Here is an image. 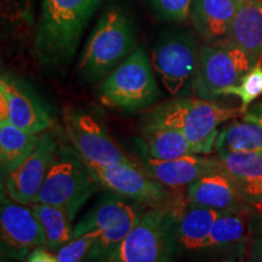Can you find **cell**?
Masks as SVG:
<instances>
[{"mask_svg":"<svg viewBox=\"0 0 262 262\" xmlns=\"http://www.w3.org/2000/svg\"><path fill=\"white\" fill-rule=\"evenodd\" d=\"M245 112L242 107H225L211 100L179 97L157 107L148 122L175 127L187 137L195 155H209L219 136L217 127Z\"/></svg>","mask_w":262,"mask_h":262,"instance_id":"3957f363","label":"cell"},{"mask_svg":"<svg viewBox=\"0 0 262 262\" xmlns=\"http://www.w3.org/2000/svg\"><path fill=\"white\" fill-rule=\"evenodd\" d=\"M214 148L221 152H261L262 125L244 120L234 122L219 133Z\"/></svg>","mask_w":262,"mask_h":262,"instance_id":"cb8c5ba5","label":"cell"},{"mask_svg":"<svg viewBox=\"0 0 262 262\" xmlns=\"http://www.w3.org/2000/svg\"><path fill=\"white\" fill-rule=\"evenodd\" d=\"M221 166L231 176L248 204L262 203L261 152H221Z\"/></svg>","mask_w":262,"mask_h":262,"instance_id":"e0dca14e","label":"cell"},{"mask_svg":"<svg viewBox=\"0 0 262 262\" xmlns=\"http://www.w3.org/2000/svg\"><path fill=\"white\" fill-rule=\"evenodd\" d=\"M148 3L163 21L183 22L191 15L193 0H148Z\"/></svg>","mask_w":262,"mask_h":262,"instance_id":"f1b7e54d","label":"cell"},{"mask_svg":"<svg viewBox=\"0 0 262 262\" xmlns=\"http://www.w3.org/2000/svg\"><path fill=\"white\" fill-rule=\"evenodd\" d=\"M219 159L196 157L189 155L170 160L148 158L146 162V171L163 186L179 188L189 186L205 173L220 168Z\"/></svg>","mask_w":262,"mask_h":262,"instance_id":"9a60e30c","label":"cell"},{"mask_svg":"<svg viewBox=\"0 0 262 262\" xmlns=\"http://www.w3.org/2000/svg\"><path fill=\"white\" fill-rule=\"evenodd\" d=\"M137 202L130 203L124 196H107L98 202L88 214L84 215L73 228V238L90 233L102 232L104 229L117 225L129 212Z\"/></svg>","mask_w":262,"mask_h":262,"instance_id":"7402d4cb","label":"cell"},{"mask_svg":"<svg viewBox=\"0 0 262 262\" xmlns=\"http://www.w3.org/2000/svg\"><path fill=\"white\" fill-rule=\"evenodd\" d=\"M178 220L166 208L145 211L104 262H172L180 244Z\"/></svg>","mask_w":262,"mask_h":262,"instance_id":"277c9868","label":"cell"},{"mask_svg":"<svg viewBox=\"0 0 262 262\" xmlns=\"http://www.w3.org/2000/svg\"><path fill=\"white\" fill-rule=\"evenodd\" d=\"M253 262H262V232L258 237L256 244L254 245Z\"/></svg>","mask_w":262,"mask_h":262,"instance_id":"d6a6232c","label":"cell"},{"mask_svg":"<svg viewBox=\"0 0 262 262\" xmlns=\"http://www.w3.org/2000/svg\"><path fill=\"white\" fill-rule=\"evenodd\" d=\"M224 212L226 211L189 205L178 220L179 243L181 247L189 251L205 249L212 225Z\"/></svg>","mask_w":262,"mask_h":262,"instance_id":"44dd1931","label":"cell"},{"mask_svg":"<svg viewBox=\"0 0 262 262\" xmlns=\"http://www.w3.org/2000/svg\"><path fill=\"white\" fill-rule=\"evenodd\" d=\"M143 141L149 158L153 159L170 160L195 155L187 137L172 126L148 122L143 130Z\"/></svg>","mask_w":262,"mask_h":262,"instance_id":"d6986e66","label":"cell"},{"mask_svg":"<svg viewBox=\"0 0 262 262\" xmlns=\"http://www.w3.org/2000/svg\"><path fill=\"white\" fill-rule=\"evenodd\" d=\"M27 262H58L57 256L42 247L34 248L27 256Z\"/></svg>","mask_w":262,"mask_h":262,"instance_id":"4dcf8cb0","label":"cell"},{"mask_svg":"<svg viewBox=\"0 0 262 262\" xmlns=\"http://www.w3.org/2000/svg\"><path fill=\"white\" fill-rule=\"evenodd\" d=\"M29 206L41 225L45 235V248L50 251H58L73 239L72 220L64 210L42 203H34Z\"/></svg>","mask_w":262,"mask_h":262,"instance_id":"603a6c76","label":"cell"},{"mask_svg":"<svg viewBox=\"0 0 262 262\" xmlns=\"http://www.w3.org/2000/svg\"><path fill=\"white\" fill-rule=\"evenodd\" d=\"M81 160L95 181L114 194L155 208L168 199L169 194L162 183L137 169L135 164L102 165Z\"/></svg>","mask_w":262,"mask_h":262,"instance_id":"9c48e42d","label":"cell"},{"mask_svg":"<svg viewBox=\"0 0 262 262\" xmlns=\"http://www.w3.org/2000/svg\"><path fill=\"white\" fill-rule=\"evenodd\" d=\"M40 134H33L8 122H0L2 175L8 176L21 165L38 145Z\"/></svg>","mask_w":262,"mask_h":262,"instance_id":"ffe728a7","label":"cell"},{"mask_svg":"<svg viewBox=\"0 0 262 262\" xmlns=\"http://www.w3.org/2000/svg\"><path fill=\"white\" fill-rule=\"evenodd\" d=\"M249 228V210L226 211L212 225L205 249L228 248L238 245L247 237Z\"/></svg>","mask_w":262,"mask_h":262,"instance_id":"d4e9b609","label":"cell"},{"mask_svg":"<svg viewBox=\"0 0 262 262\" xmlns=\"http://www.w3.org/2000/svg\"><path fill=\"white\" fill-rule=\"evenodd\" d=\"M243 119L251 120V122H255L262 125V106H256L254 107L253 110L248 111V112L243 116Z\"/></svg>","mask_w":262,"mask_h":262,"instance_id":"1f68e13d","label":"cell"},{"mask_svg":"<svg viewBox=\"0 0 262 262\" xmlns=\"http://www.w3.org/2000/svg\"><path fill=\"white\" fill-rule=\"evenodd\" d=\"M0 122H8L33 134H41L52 125L50 114L24 81L14 75L0 79Z\"/></svg>","mask_w":262,"mask_h":262,"instance_id":"7c38bea8","label":"cell"},{"mask_svg":"<svg viewBox=\"0 0 262 262\" xmlns=\"http://www.w3.org/2000/svg\"><path fill=\"white\" fill-rule=\"evenodd\" d=\"M63 125L67 137L81 159L102 165L134 164L91 114L70 111L64 114Z\"/></svg>","mask_w":262,"mask_h":262,"instance_id":"30bf717a","label":"cell"},{"mask_svg":"<svg viewBox=\"0 0 262 262\" xmlns=\"http://www.w3.org/2000/svg\"><path fill=\"white\" fill-rule=\"evenodd\" d=\"M227 40L248 55L253 67L262 63V0H241Z\"/></svg>","mask_w":262,"mask_h":262,"instance_id":"ac0fdd59","label":"cell"},{"mask_svg":"<svg viewBox=\"0 0 262 262\" xmlns=\"http://www.w3.org/2000/svg\"><path fill=\"white\" fill-rule=\"evenodd\" d=\"M135 21L122 5H110L95 26L81 54L80 74L91 83L106 78L136 49Z\"/></svg>","mask_w":262,"mask_h":262,"instance_id":"7a4b0ae2","label":"cell"},{"mask_svg":"<svg viewBox=\"0 0 262 262\" xmlns=\"http://www.w3.org/2000/svg\"><path fill=\"white\" fill-rule=\"evenodd\" d=\"M187 201L189 205L219 211L243 210L248 209L249 205L239 192L237 185L222 166L191 183Z\"/></svg>","mask_w":262,"mask_h":262,"instance_id":"5bb4252c","label":"cell"},{"mask_svg":"<svg viewBox=\"0 0 262 262\" xmlns=\"http://www.w3.org/2000/svg\"><path fill=\"white\" fill-rule=\"evenodd\" d=\"M102 0H41L34 37L39 63L55 68L73 57Z\"/></svg>","mask_w":262,"mask_h":262,"instance_id":"6da1fadb","label":"cell"},{"mask_svg":"<svg viewBox=\"0 0 262 262\" xmlns=\"http://www.w3.org/2000/svg\"><path fill=\"white\" fill-rule=\"evenodd\" d=\"M158 97L159 88L152 62L141 47L111 72L100 88L101 102L129 112L152 106Z\"/></svg>","mask_w":262,"mask_h":262,"instance_id":"5b68a950","label":"cell"},{"mask_svg":"<svg viewBox=\"0 0 262 262\" xmlns=\"http://www.w3.org/2000/svg\"><path fill=\"white\" fill-rule=\"evenodd\" d=\"M35 0H2V24L8 28H29L34 24Z\"/></svg>","mask_w":262,"mask_h":262,"instance_id":"4316f807","label":"cell"},{"mask_svg":"<svg viewBox=\"0 0 262 262\" xmlns=\"http://www.w3.org/2000/svg\"><path fill=\"white\" fill-rule=\"evenodd\" d=\"M56 150L55 136L51 133L41 134L37 147L28 158L6 176L5 189L10 199L24 205L37 203L38 194Z\"/></svg>","mask_w":262,"mask_h":262,"instance_id":"4fadbf2b","label":"cell"},{"mask_svg":"<svg viewBox=\"0 0 262 262\" xmlns=\"http://www.w3.org/2000/svg\"><path fill=\"white\" fill-rule=\"evenodd\" d=\"M3 255L24 261L34 248L45 247L41 225L31 206L19 204L9 196L2 198L0 215Z\"/></svg>","mask_w":262,"mask_h":262,"instance_id":"8fae6325","label":"cell"},{"mask_svg":"<svg viewBox=\"0 0 262 262\" xmlns=\"http://www.w3.org/2000/svg\"><path fill=\"white\" fill-rule=\"evenodd\" d=\"M251 68L248 55L231 41L205 45L199 52L193 93L199 98L212 100L222 90L237 85Z\"/></svg>","mask_w":262,"mask_h":262,"instance_id":"ba28073f","label":"cell"},{"mask_svg":"<svg viewBox=\"0 0 262 262\" xmlns=\"http://www.w3.org/2000/svg\"><path fill=\"white\" fill-rule=\"evenodd\" d=\"M220 95H234L242 101V108L248 107L262 95V63L254 66L237 85L222 90Z\"/></svg>","mask_w":262,"mask_h":262,"instance_id":"83f0119b","label":"cell"},{"mask_svg":"<svg viewBox=\"0 0 262 262\" xmlns=\"http://www.w3.org/2000/svg\"><path fill=\"white\" fill-rule=\"evenodd\" d=\"M199 52L194 35L182 29L166 31L157 40L150 62L171 96L194 91Z\"/></svg>","mask_w":262,"mask_h":262,"instance_id":"52a82bcc","label":"cell"},{"mask_svg":"<svg viewBox=\"0 0 262 262\" xmlns=\"http://www.w3.org/2000/svg\"><path fill=\"white\" fill-rule=\"evenodd\" d=\"M142 205L143 204H141V203H136L133 206V209L117 225L101 232L96 241L94 242L88 258L93 261H104V258L122 243L126 238V235L130 233L131 229L135 227V225L139 222L141 216L145 212Z\"/></svg>","mask_w":262,"mask_h":262,"instance_id":"484cf974","label":"cell"},{"mask_svg":"<svg viewBox=\"0 0 262 262\" xmlns=\"http://www.w3.org/2000/svg\"><path fill=\"white\" fill-rule=\"evenodd\" d=\"M98 186L75 150L57 147L37 203L61 208L73 221Z\"/></svg>","mask_w":262,"mask_h":262,"instance_id":"8992f818","label":"cell"},{"mask_svg":"<svg viewBox=\"0 0 262 262\" xmlns=\"http://www.w3.org/2000/svg\"><path fill=\"white\" fill-rule=\"evenodd\" d=\"M101 232L95 231L86 233L81 237L73 238L67 244H64L57 251L58 262H81L85 257H88L94 242L96 241Z\"/></svg>","mask_w":262,"mask_h":262,"instance_id":"f546056e","label":"cell"},{"mask_svg":"<svg viewBox=\"0 0 262 262\" xmlns=\"http://www.w3.org/2000/svg\"><path fill=\"white\" fill-rule=\"evenodd\" d=\"M239 4L241 0H193V26L209 44L226 41Z\"/></svg>","mask_w":262,"mask_h":262,"instance_id":"2e32d148","label":"cell"}]
</instances>
